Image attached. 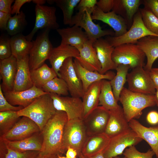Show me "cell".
<instances>
[{
	"label": "cell",
	"instance_id": "6da1fadb",
	"mask_svg": "<svg viewBox=\"0 0 158 158\" xmlns=\"http://www.w3.org/2000/svg\"><path fill=\"white\" fill-rule=\"evenodd\" d=\"M68 121L66 112L57 111L49 120L41 131L43 143L40 154L45 155L64 153L63 131Z\"/></svg>",
	"mask_w": 158,
	"mask_h": 158
},
{
	"label": "cell",
	"instance_id": "7a4b0ae2",
	"mask_svg": "<svg viewBox=\"0 0 158 158\" xmlns=\"http://www.w3.org/2000/svg\"><path fill=\"white\" fill-rule=\"evenodd\" d=\"M119 101L122 104L128 122L132 119L139 118L144 109L156 105L154 95L133 92L124 87L121 92Z\"/></svg>",
	"mask_w": 158,
	"mask_h": 158
},
{
	"label": "cell",
	"instance_id": "3957f363",
	"mask_svg": "<svg viewBox=\"0 0 158 158\" xmlns=\"http://www.w3.org/2000/svg\"><path fill=\"white\" fill-rule=\"evenodd\" d=\"M56 111L50 93H47L38 97L29 106L17 111V113L20 116H26L33 121L41 131Z\"/></svg>",
	"mask_w": 158,
	"mask_h": 158
},
{
	"label": "cell",
	"instance_id": "277c9868",
	"mask_svg": "<svg viewBox=\"0 0 158 158\" xmlns=\"http://www.w3.org/2000/svg\"><path fill=\"white\" fill-rule=\"evenodd\" d=\"M88 136L83 119L75 118L68 121L64 129L63 151L64 153L69 147H73L78 154Z\"/></svg>",
	"mask_w": 158,
	"mask_h": 158
},
{
	"label": "cell",
	"instance_id": "5b68a950",
	"mask_svg": "<svg viewBox=\"0 0 158 158\" xmlns=\"http://www.w3.org/2000/svg\"><path fill=\"white\" fill-rule=\"evenodd\" d=\"M145 55L136 44L125 43L114 48L112 54L113 61L117 65L129 66L132 69L144 67Z\"/></svg>",
	"mask_w": 158,
	"mask_h": 158
},
{
	"label": "cell",
	"instance_id": "8992f818",
	"mask_svg": "<svg viewBox=\"0 0 158 158\" xmlns=\"http://www.w3.org/2000/svg\"><path fill=\"white\" fill-rule=\"evenodd\" d=\"M50 31L44 30L35 40L32 41L33 45L28 54L30 70L40 67L47 59H49L54 48L49 38Z\"/></svg>",
	"mask_w": 158,
	"mask_h": 158
},
{
	"label": "cell",
	"instance_id": "52a82bcc",
	"mask_svg": "<svg viewBox=\"0 0 158 158\" xmlns=\"http://www.w3.org/2000/svg\"><path fill=\"white\" fill-rule=\"evenodd\" d=\"M93 9L79 10L73 16L71 24V26L75 25L83 29L89 40L93 42L103 37L114 34L112 31L102 30L99 25L94 23L91 17Z\"/></svg>",
	"mask_w": 158,
	"mask_h": 158
},
{
	"label": "cell",
	"instance_id": "ba28073f",
	"mask_svg": "<svg viewBox=\"0 0 158 158\" xmlns=\"http://www.w3.org/2000/svg\"><path fill=\"white\" fill-rule=\"evenodd\" d=\"M133 20L131 26L125 34L119 37H109L107 40L114 47L125 43L136 44L139 39L148 36L158 37L146 27L140 11L134 16Z\"/></svg>",
	"mask_w": 158,
	"mask_h": 158
},
{
	"label": "cell",
	"instance_id": "9c48e42d",
	"mask_svg": "<svg viewBox=\"0 0 158 158\" xmlns=\"http://www.w3.org/2000/svg\"><path fill=\"white\" fill-rule=\"evenodd\" d=\"M142 140L131 128L110 138L108 145L103 151L106 158H112L123 154L127 148L135 146Z\"/></svg>",
	"mask_w": 158,
	"mask_h": 158
},
{
	"label": "cell",
	"instance_id": "30bf717a",
	"mask_svg": "<svg viewBox=\"0 0 158 158\" xmlns=\"http://www.w3.org/2000/svg\"><path fill=\"white\" fill-rule=\"evenodd\" d=\"M143 67L133 68L127 76L128 89L131 91L154 95L156 89L149 73Z\"/></svg>",
	"mask_w": 158,
	"mask_h": 158
},
{
	"label": "cell",
	"instance_id": "8fae6325",
	"mask_svg": "<svg viewBox=\"0 0 158 158\" xmlns=\"http://www.w3.org/2000/svg\"><path fill=\"white\" fill-rule=\"evenodd\" d=\"M35 20L33 28L25 36L27 40L31 41L36 33L40 29L56 30L59 28L54 6L36 5L35 8Z\"/></svg>",
	"mask_w": 158,
	"mask_h": 158
},
{
	"label": "cell",
	"instance_id": "7c38bea8",
	"mask_svg": "<svg viewBox=\"0 0 158 158\" xmlns=\"http://www.w3.org/2000/svg\"><path fill=\"white\" fill-rule=\"evenodd\" d=\"M50 95L55 109L66 112L68 121L75 118L83 119V107L80 98L62 97L53 93H50Z\"/></svg>",
	"mask_w": 158,
	"mask_h": 158
},
{
	"label": "cell",
	"instance_id": "4fadbf2b",
	"mask_svg": "<svg viewBox=\"0 0 158 158\" xmlns=\"http://www.w3.org/2000/svg\"><path fill=\"white\" fill-rule=\"evenodd\" d=\"M72 57L66 59L59 71L60 78L66 83L71 96L82 98L84 93L82 83L75 70Z\"/></svg>",
	"mask_w": 158,
	"mask_h": 158
},
{
	"label": "cell",
	"instance_id": "5bb4252c",
	"mask_svg": "<svg viewBox=\"0 0 158 158\" xmlns=\"http://www.w3.org/2000/svg\"><path fill=\"white\" fill-rule=\"evenodd\" d=\"M109 115V111L100 106L83 119L88 136L104 133Z\"/></svg>",
	"mask_w": 158,
	"mask_h": 158
},
{
	"label": "cell",
	"instance_id": "9a60e30c",
	"mask_svg": "<svg viewBox=\"0 0 158 158\" xmlns=\"http://www.w3.org/2000/svg\"><path fill=\"white\" fill-rule=\"evenodd\" d=\"M41 131L39 127L34 122L29 118L23 116L0 138L4 140L18 141Z\"/></svg>",
	"mask_w": 158,
	"mask_h": 158
},
{
	"label": "cell",
	"instance_id": "2e32d148",
	"mask_svg": "<svg viewBox=\"0 0 158 158\" xmlns=\"http://www.w3.org/2000/svg\"><path fill=\"white\" fill-rule=\"evenodd\" d=\"M91 17L93 20H100L112 28L115 31L114 37L121 36L127 31L126 20L114 11L104 12L96 5L93 9Z\"/></svg>",
	"mask_w": 158,
	"mask_h": 158
},
{
	"label": "cell",
	"instance_id": "e0dca14e",
	"mask_svg": "<svg viewBox=\"0 0 158 158\" xmlns=\"http://www.w3.org/2000/svg\"><path fill=\"white\" fill-rule=\"evenodd\" d=\"M5 97L12 105L25 108L40 96L47 93L34 86L27 90L20 91H11L3 92Z\"/></svg>",
	"mask_w": 158,
	"mask_h": 158
},
{
	"label": "cell",
	"instance_id": "ac0fdd59",
	"mask_svg": "<svg viewBox=\"0 0 158 158\" xmlns=\"http://www.w3.org/2000/svg\"><path fill=\"white\" fill-rule=\"evenodd\" d=\"M99 60L101 66L99 73L104 74L111 70H116L118 65L113 61L112 54L114 47L107 40L102 38L98 39L93 43Z\"/></svg>",
	"mask_w": 158,
	"mask_h": 158
},
{
	"label": "cell",
	"instance_id": "d6986e66",
	"mask_svg": "<svg viewBox=\"0 0 158 158\" xmlns=\"http://www.w3.org/2000/svg\"><path fill=\"white\" fill-rule=\"evenodd\" d=\"M17 66L13 91H20L30 88L33 86L29 63V55L17 59Z\"/></svg>",
	"mask_w": 158,
	"mask_h": 158
},
{
	"label": "cell",
	"instance_id": "ffe728a7",
	"mask_svg": "<svg viewBox=\"0 0 158 158\" xmlns=\"http://www.w3.org/2000/svg\"><path fill=\"white\" fill-rule=\"evenodd\" d=\"M110 115L104 133L110 138L130 129L122 107L110 110Z\"/></svg>",
	"mask_w": 158,
	"mask_h": 158
},
{
	"label": "cell",
	"instance_id": "44dd1931",
	"mask_svg": "<svg viewBox=\"0 0 158 158\" xmlns=\"http://www.w3.org/2000/svg\"><path fill=\"white\" fill-rule=\"evenodd\" d=\"M79 56V52L75 48L62 43L54 48L49 60L51 68L60 78L59 71L65 60L69 57L76 58Z\"/></svg>",
	"mask_w": 158,
	"mask_h": 158
},
{
	"label": "cell",
	"instance_id": "7402d4cb",
	"mask_svg": "<svg viewBox=\"0 0 158 158\" xmlns=\"http://www.w3.org/2000/svg\"><path fill=\"white\" fill-rule=\"evenodd\" d=\"M128 123L130 128L148 143L158 158V125L147 127L135 119H132Z\"/></svg>",
	"mask_w": 158,
	"mask_h": 158
},
{
	"label": "cell",
	"instance_id": "603a6c76",
	"mask_svg": "<svg viewBox=\"0 0 158 158\" xmlns=\"http://www.w3.org/2000/svg\"><path fill=\"white\" fill-rule=\"evenodd\" d=\"M56 31L61 37V43L70 45L78 50L89 40L85 32L82 28L75 25L59 28Z\"/></svg>",
	"mask_w": 158,
	"mask_h": 158
},
{
	"label": "cell",
	"instance_id": "cb8c5ba5",
	"mask_svg": "<svg viewBox=\"0 0 158 158\" xmlns=\"http://www.w3.org/2000/svg\"><path fill=\"white\" fill-rule=\"evenodd\" d=\"M74 67L77 75L81 81L84 92L92 83L103 79L111 80L116 74L112 71H108L104 74L97 71H92L83 67L75 59L73 61Z\"/></svg>",
	"mask_w": 158,
	"mask_h": 158
},
{
	"label": "cell",
	"instance_id": "d4e9b609",
	"mask_svg": "<svg viewBox=\"0 0 158 158\" xmlns=\"http://www.w3.org/2000/svg\"><path fill=\"white\" fill-rule=\"evenodd\" d=\"M17 66V59L12 55L0 60V75L2 83L0 85L3 92L13 91Z\"/></svg>",
	"mask_w": 158,
	"mask_h": 158
},
{
	"label": "cell",
	"instance_id": "484cf974",
	"mask_svg": "<svg viewBox=\"0 0 158 158\" xmlns=\"http://www.w3.org/2000/svg\"><path fill=\"white\" fill-rule=\"evenodd\" d=\"M93 42L88 40L82 48L78 50L79 56L76 59L84 68L92 71L100 72L101 66L96 51L93 46Z\"/></svg>",
	"mask_w": 158,
	"mask_h": 158
},
{
	"label": "cell",
	"instance_id": "4316f807",
	"mask_svg": "<svg viewBox=\"0 0 158 158\" xmlns=\"http://www.w3.org/2000/svg\"><path fill=\"white\" fill-rule=\"evenodd\" d=\"M2 140L7 147L19 152L30 151L40 152L43 143V137L41 131L20 140L11 141Z\"/></svg>",
	"mask_w": 158,
	"mask_h": 158
},
{
	"label": "cell",
	"instance_id": "83f0119b",
	"mask_svg": "<svg viewBox=\"0 0 158 158\" xmlns=\"http://www.w3.org/2000/svg\"><path fill=\"white\" fill-rule=\"evenodd\" d=\"M110 138L105 133L88 136L81 153L87 158L103 152L109 144Z\"/></svg>",
	"mask_w": 158,
	"mask_h": 158
},
{
	"label": "cell",
	"instance_id": "f1b7e54d",
	"mask_svg": "<svg viewBox=\"0 0 158 158\" xmlns=\"http://www.w3.org/2000/svg\"><path fill=\"white\" fill-rule=\"evenodd\" d=\"M136 44L147 57V62L144 69L150 71L153 63L158 58V37L147 36L138 40Z\"/></svg>",
	"mask_w": 158,
	"mask_h": 158
},
{
	"label": "cell",
	"instance_id": "f546056e",
	"mask_svg": "<svg viewBox=\"0 0 158 158\" xmlns=\"http://www.w3.org/2000/svg\"><path fill=\"white\" fill-rule=\"evenodd\" d=\"M101 81L92 83L84 92L82 98L83 107V119L99 105Z\"/></svg>",
	"mask_w": 158,
	"mask_h": 158
},
{
	"label": "cell",
	"instance_id": "4dcf8cb0",
	"mask_svg": "<svg viewBox=\"0 0 158 158\" xmlns=\"http://www.w3.org/2000/svg\"><path fill=\"white\" fill-rule=\"evenodd\" d=\"M10 42L12 55L17 59L28 55L33 44L21 33L11 36Z\"/></svg>",
	"mask_w": 158,
	"mask_h": 158
},
{
	"label": "cell",
	"instance_id": "1f68e13d",
	"mask_svg": "<svg viewBox=\"0 0 158 158\" xmlns=\"http://www.w3.org/2000/svg\"><path fill=\"white\" fill-rule=\"evenodd\" d=\"M30 75L33 85L41 89L48 82L58 77L53 68L45 63L36 69L30 70Z\"/></svg>",
	"mask_w": 158,
	"mask_h": 158
},
{
	"label": "cell",
	"instance_id": "d6a6232c",
	"mask_svg": "<svg viewBox=\"0 0 158 158\" xmlns=\"http://www.w3.org/2000/svg\"><path fill=\"white\" fill-rule=\"evenodd\" d=\"M115 98L110 81L106 79L102 80L99 105L110 111L119 106Z\"/></svg>",
	"mask_w": 158,
	"mask_h": 158
},
{
	"label": "cell",
	"instance_id": "836d02e7",
	"mask_svg": "<svg viewBox=\"0 0 158 158\" xmlns=\"http://www.w3.org/2000/svg\"><path fill=\"white\" fill-rule=\"evenodd\" d=\"M130 68L128 65L120 64L116 69V73L114 78L110 81L115 99L119 101L121 92L127 81L128 71Z\"/></svg>",
	"mask_w": 158,
	"mask_h": 158
},
{
	"label": "cell",
	"instance_id": "e575fe53",
	"mask_svg": "<svg viewBox=\"0 0 158 158\" xmlns=\"http://www.w3.org/2000/svg\"><path fill=\"white\" fill-rule=\"evenodd\" d=\"M27 24L26 16L21 11L18 14H15L9 18L6 30L11 37L21 33Z\"/></svg>",
	"mask_w": 158,
	"mask_h": 158
},
{
	"label": "cell",
	"instance_id": "d590c367",
	"mask_svg": "<svg viewBox=\"0 0 158 158\" xmlns=\"http://www.w3.org/2000/svg\"><path fill=\"white\" fill-rule=\"evenodd\" d=\"M17 111H0V137L9 131L20 119Z\"/></svg>",
	"mask_w": 158,
	"mask_h": 158
},
{
	"label": "cell",
	"instance_id": "8d00e7d4",
	"mask_svg": "<svg viewBox=\"0 0 158 158\" xmlns=\"http://www.w3.org/2000/svg\"><path fill=\"white\" fill-rule=\"evenodd\" d=\"M80 0H54V2L62 10L63 15V23L71 27L72 20L75 8Z\"/></svg>",
	"mask_w": 158,
	"mask_h": 158
},
{
	"label": "cell",
	"instance_id": "74e56055",
	"mask_svg": "<svg viewBox=\"0 0 158 158\" xmlns=\"http://www.w3.org/2000/svg\"><path fill=\"white\" fill-rule=\"evenodd\" d=\"M41 89L45 92L54 93L59 96H67L69 92L65 81L62 78L58 77L48 82Z\"/></svg>",
	"mask_w": 158,
	"mask_h": 158
},
{
	"label": "cell",
	"instance_id": "f35d334b",
	"mask_svg": "<svg viewBox=\"0 0 158 158\" xmlns=\"http://www.w3.org/2000/svg\"><path fill=\"white\" fill-rule=\"evenodd\" d=\"M143 23L147 29L158 36V18L147 8L140 9Z\"/></svg>",
	"mask_w": 158,
	"mask_h": 158
},
{
	"label": "cell",
	"instance_id": "ab89813d",
	"mask_svg": "<svg viewBox=\"0 0 158 158\" xmlns=\"http://www.w3.org/2000/svg\"><path fill=\"white\" fill-rule=\"evenodd\" d=\"M123 8L128 20L131 22L141 4L140 0H121Z\"/></svg>",
	"mask_w": 158,
	"mask_h": 158
},
{
	"label": "cell",
	"instance_id": "60d3db41",
	"mask_svg": "<svg viewBox=\"0 0 158 158\" xmlns=\"http://www.w3.org/2000/svg\"><path fill=\"white\" fill-rule=\"evenodd\" d=\"M123 154L126 158H152L155 155L154 152L151 149L148 150L145 152H141L138 151L135 146L126 149Z\"/></svg>",
	"mask_w": 158,
	"mask_h": 158
},
{
	"label": "cell",
	"instance_id": "b9f144b4",
	"mask_svg": "<svg viewBox=\"0 0 158 158\" xmlns=\"http://www.w3.org/2000/svg\"><path fill=\"white\" fill-rule=\"evenodd\" d=\"M12 55L10 38L1 35L0 38V60L8 58Z\"/></svg>",
	"mask_w": 158,
	"mask_h": 158
},
{
	"label": "cell",
	"instance_id": "7bdbcfd3",
	"mask_svg": "<svg viewBox=\"0 0 158 158\" xmlns=\"http://www.w3.org/2000/svg\"><path fill=\"white\" fill-rule=\"evenodd\" d=\"M7 148V152L5 158H36L40 152L35 151L19 152Z\"/></svg>",
	"mask_w": 158,
	"mask_h": 158
},
{
	"label": "cell",
	"instance_id": "ee69618b",
	"mask_svg": "<svg viewBox=\"0 0 158 158\" xmlns=\"http://www.w3.org/2000/svg\"><path fill=\"white\" fill-rule=\"evenodd\" d=\"M23 108L21 106H16L11 104L5 97L0 85V111H18Z\"/></svg>",
	"mask_w": 158,
	"mask_h": 158
},
{
	"label": "cell",
	"instance_id": "f6af8a7d",
	"mask_svg": "<svg viewBox=\"0 0 158 158\" xmlns=\"http://www.w3.org/2000/svg\"><path fill=\"white\" fill-rule=\"evenodd\" d=\"M115 0H100L97 1L96 6L105 13L113 10L115 5Z\"/></svg>",
	"mask_w": 158,
	"mask_h": 158
},
{
	"label": "cell",
	"instance_id": "bcb514c9",
	"mask_svg": "<svg viewBox=\"0 0 158 158\" xmlns=\"http://www.w3.org/2000/svg\"><path fill=\"white\" fill-rule=\"evenodd\" d=\"M145 7L148 8L158 18V0L143 1Z\"/></svg>",
	"mask_w": 158,
	"mask_h": 158
},
{
	"label": "cell",
	"instance_id": "7dc6e473",
	"mask_svg": "<svg viewBox=\"0 0 158 158\" xmlns=\"http://www.w3.org/2000/svg\"><path fill=\"white\" fill-rule=\"evenodd\" d=\"M96 0H80L77 8L78 10L85 8L93 9L96 5Z\"/></svg>",
	"mask_w": 158,
	"mask_h": 158
},
{
	"label": "cell",
	"instance_id": "c3c4849f",
	"mask_svg": "<svg viewBox=\"0 0 158 158\" xmlns=\"http://www.w3.org/2000/svg\"><path fill=\"white\" fill-rule=\"evenodd\" d=\"M31 0H15L11 7V14H17L20 13L21 7L25 3L32 1Z\"/></svg>",
	"mask_w": 158,
	"mask_h": 158
},
{
	"label": "cell",
	"instance_id": "681fc988",
	"mask_svg": "<svg viewBox=\"0 0 158 158\" xmlns=\"http://www.w3.org/2000/svg\"><path fill=\"white\" fill-rule=\"evenodd\" d=\"M14 1V0H0V11L11 14V5Z\"/></svg>",
	"mask_w": 158,
	"mask_h": 158
},
{
	"label": "cell",
	"instance_id": "f907efd6",
	"mask_svg": "<svg viewBox=\"0 0 158 158\" xmlns=\"http://www.w3.org/2000/svg\"><path fill=\"white\" fill-rule=\"evenodd\" d=\"M11 14L0 11V28L1 30H6L7 26Z\"/></svg>",
	"mask_w": 158,
	"mask_h": 158
},
{
	"label": "cell",
	"instance_id": "816d5d0a",
	"mask_svg": "<svg viewBox=\"0 0 158 158\" xmlns=\"http://www.w3.org/2000/svg\"><path fill=\"white\" fill-rule=\"evenodd\" d=\"M147 122L150 124L154 125L158 124V112L155 111L149 112L146 116Z\"/></svg>",
	"mask_w": 158,
	"mask_h": 158
},
{
	"label": "cell",
	"instance_id": "f5cc1de1",
	"mask_svg": "<svg viewBox=\"0 0 158 158\" xmlns=\"http://www.w3.org/2000/svg\"><path fill=\"white\" fill-rule=\"evenodd\" d=\"M149 73L156 90L158 89V71L152 68Z\"/></svg>",
	"mask_w": 158,
	"mask_h": 158
},
{
	"label": "cell",
	"instance_id": "db71d44e",
	"mask_svg": "<svg viewBox=\"0 0 158 158\" xmlns=\"http://www.w3.org/2000/svg\"><path fill=\"white\" fill-rule=\"evenodd\" d=\"M66 155L68 158H76L78 156V153L75 149L69 147L67 148Z\"/></svg>",
	"mask_w": 158,
	"mask_h": 158
},
{
	"label": "cell",
	"instance_id": "11a10c76",
	"mask_svg": "<svg viewBox=\"0 0 158 158\" xmlns=\"http://www.w3.org/2000/svg\"><path fill=\"white\" fill-rule=\"evenodd\" d=\"M0 158H5L7 152V148L3 140L0 138Z\"/></svg>",
	"mask_w": 158,
	"mask_h": 158
},
{
	"label": "cell",
	"instance_id": "9f6ffc18",
	"mask_svg": "<svg viewBox=\"0 0 158 158\" xmlns=\"http://www.w3.org/2000/svg\"><path fill=\"white\" fill-rule=\"evenodd\" d=\"M36 158H59V157L58 154L43 155L39 154Z\"/></svg>",
	"mask_w": 158,
	"mask_h": 158
},
{
	"label": "cell",
	"instance_id": "6f0895ef",
	"mask_svg": "<svg viewBox=\"0 0 158 158\" xmlns=\"http://www.w3.org/2000/svg\"><path fill=\"white\" fill-rule=\"evenodd\" d=\"M32 1L36 5H43L47 1L45 0H33Z\"/></svg>",
	"mask_w": 158,
	"mask_h": 158
},
{
	"label": "cell",
	"instance_id": "680465c9",
	"mask_svg": "<svg viewBox=\"0 0 158 158\" xmlns=\"http://www.w3.org/2000/svg\"><path fill=\"white\" fill-rule=\"evenodd\" d=\"M87 158H106L104 157L103 152H102L98 153L95 155L90 157Z\"/></svg>",
	"mask_w": 158,
	"mask_h": 158
},
{
	"label": "cell",
	"instance_id": "91938a15",
	"mask_svg": "<svg viewBox=\"0 0 158 158\" xmlns=\"http://www.w3.org/2000/svg\"><path fill=\"white\" fill-rule=\"evenodd\" d=\"M154 96L156 104L158 107V89L156 90Z\"/></svg>",
	"mask_w": 158,
	"mask_h": 158
},
{
	"label": "cell",
	"instance_id": "94428289",
	"mask_svg": "<svg viewBox=\"0 0 158 158\" xmlns=\"http://www.w3.org/2000/svg\"><path fill=\"white\" fill-rule=\"evenodd\" d=\"M78 157L79 158H87L83 155L81 152L78 154Z\"/></svg>",
	"mask_w": 158,
	"mask_h": 158
},
{
	"label": "cell",
	"instance_id": "6125c7cd",
	"mask_svg": "<svg viewBox=\"0 0 158 158\" xmlns=\"http://www.w3.org/2000/svg\"><path fill=\"white\" fill-rule=\"evenodd\" d=\"M59 158H68L66 157L61 156L60 154H58Z\"/></svg>",
	"mask_w": 158,
	"mask_h": 158
},
{
	"label": "cell",
	"instance_id": "be15d7a7",
	"mask_svg": "<svg viewBox=\"0 0 158 158\" xmlns=\"http://www.w3.org/2000/svg\"><path fill=\"white\" fill-rule=\"evenodd\" d=\"M126 158L125 157H119L118 156H117V157H113V158Z\"/></svg>",
	"mask_w": 158,
	"mask_h": 158
},
{
	"label": "cell",
	"instance_id": "e7e4bbea",
	"mask_svg": "<svg viewBox=\"0 0 158 158\" xmlns=\"http://www.w3.org/2000/svg\"><path fill=\"white\" fill-rule=\"evenodd\" d=\"M153 68L155 70L158 71V68Z\"/></svg>",
	"mask_w": 158,
	"mask_h": 158
}]
</instances>
